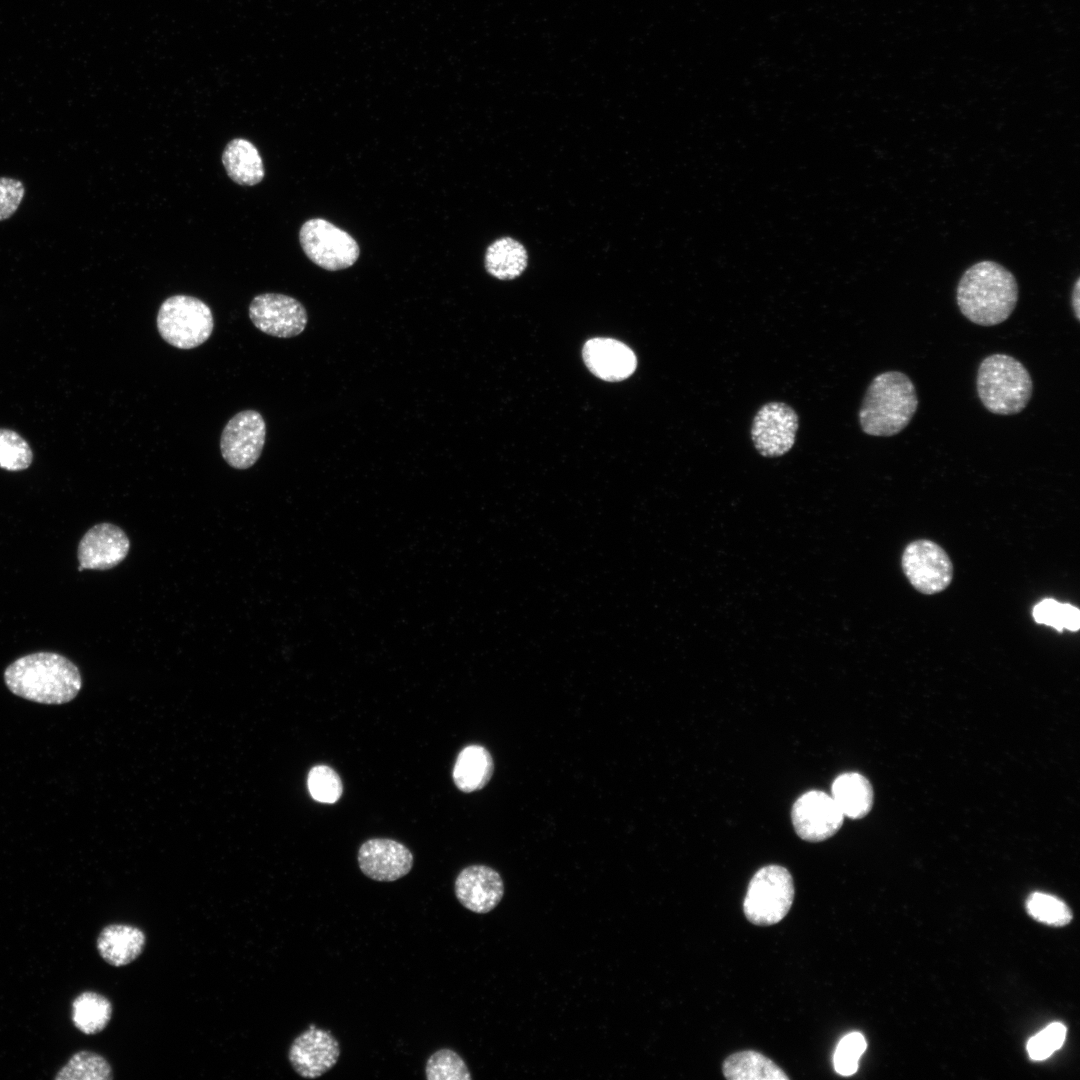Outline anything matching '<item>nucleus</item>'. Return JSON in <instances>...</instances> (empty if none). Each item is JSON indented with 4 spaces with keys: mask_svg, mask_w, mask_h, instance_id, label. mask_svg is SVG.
I'll return each mask as SVG.
<instances>
[{
    "mask_svg": "<svg viewBox=\"0 0 1080 1080\" xmlns=\"http://www.w3.org/2000/svg\"><path fill=\"white\" fill-rule=\"evenodd\" d=\"M527 266V252L518 241L505 237L494 241L487 249L485 267L495 278L508 280L518 277Z\"/></svg>",
    "mask_w": 1080,
    "mask_h": 1080,
    "instance_id": "5701e85b",
    "label": "nucleus"
},
{
    "mask_svg": "<svg viewBox=\"0 0 1080 1080\" xmlns=\"http://www.w3.org/2000/svg\"><path fill=\"white\" fill-rule=\"evenodd\" d=\"M340 1056L338 1040L328 1030L311 1024L292 1042L288 1059L304 1078H317L335 1066Z\"/></svg>",
    "mask_w": 1080,
    "mask_h": 1080,
    "instance_id": "ddd939ff",
    "label": "nucleus"
},
{
    "mask_svg": "<svg viewBox=\"0 0 1080 1080\" xmlns=\"http://www.w3.org/2000/svg\"><path fill=\"white\" fill-rule=\"evenodd\" d=\"M425 1074L428 1080H470V1071L454 1050L442 1048L435 1051L426 1062Z\"/></svg>",
    "mask_w": 1080,
    "mask_h": 1080,
    "instance_id": "bb28decb",
    "label": "nucleus"
},
{
    "mask_svg": "<svg viewBox=\"0 0 1080 1080\" xmlns=\"http://www.w3.org/2000/svg\"><path fill=\"white\" fill-rule=\"evenodd\" d=\"M1066 1027L1054 1022L1045 1027L1027 1043V1051L1032 1060L1041 1061L1051 1056L1064 1043Z\"/></svg>",
    "mask_w": 1080,
    "mask_h": 1080,
    "instance_id": "2f4dec72",
    "label": "nucleus"
},
{
    "mask_svg": "<svg viewBox=\"0 0 1080 1080\" xmlns=\"http://www.w3.org/2000/svg\"><path fill=\"white\" fill-rule=\"evenodd\" d=\"M794 894L793 878L785 867L764 866L749 881L743 901L744 915L752 924L774 925L789 912Z\"/></svg>",
    "mask_w": 1080,
    "mask_h": 1080,
    "instance_id": "423d86ee",
    "label": "nucleus"
},
{
    "mask_svg": "<svg viewBox=\"0 0 1080 1080\" xmlns=\"http://www.w3.org/2000/svg\"><path fill=\"white\" fill-rule=\"evenodd\" d=\"M1029 914L1038 921L1053 926H1063L1070 922L1071 912L1067 905L1054 896L1033 893L1027 901Z\"/></svg>",
    "mask_w": 1080,
    "mask_h": 1080,
    "instance_id": "c756f323",
    "label": "nucleus"
},
{
    "mask_svg": "<svg viewBox=\"0 0 1080 1080\" xmlns=\"http://www.w3.org/2000/svg\"><path fill=\"white\" fill-rule=\"evenodd\" d=\"M157 328L168 344L179 349H193L212 334L211 309L202 300L189 295H173L160 306Z\"/></svg>",
    "mask_w": 1080,
    "mask_h": 1080,
    "instance_id": "39448f33",
    "label": "nucleus"
},
{
    "mask_svg": "<svg viewBox=\"0 0 1080 1080\" xmlns=\"http://www.w3.org/2000/svg\"><path fill=\"white\" fill-rule=\"evenodd\" d=\"M266 436V424L255 410L235 414L225 425L220 438L223 459L235 469H248L259 459Z\"/></svg>",
    "mask_w": 1080,
    "mask_h": 1080,
    "instance_id": "9d476101",
    "label": "nucleus"
},
{
    "mask_svg": "<svg viewBox=\"0 0 1080 1080\" xmlns=\"http://www.w3.org/2000/svg\"><path fill=\"white\" fill-rule=\"evenodd\" d=\"M1032 616L1036 623L1051 626L1059 632L1064 628L1070 631H1078L1080 627L1079 609L1071 604L1060 603L1051 598L1037 603L1033 607Z\"/></svg>",
    "mask_w": 1080,
    "mask_h": 1080,
    "instance_id": "a878e982",
    "label": "nucleus"
},
{
    "mask_svg": "<svg viewBox=\"0 0 1080 1080\" xmlns=\"http://www.w3.org/2000/svg\"><path fill=\"white\" fill-rule=\"evenodd\" d=\"M956 301L963 316L980 326H995L1009 318L1018 301L1014 275L1001 264L985 260L961 276Z\"/></svg>",
    "mask_w": 1080,
    "mask_h": 1080,
    "instance_id": "f03ea898",
    "label": "nucleus"
},
{
    "mask_svg": "<svg viewBox=\"0 0 1080 1080\" xmlns=\"http://www.w3.org/2000/svg\"><path fill=\"white\" fill-rule=\"evenodd\" d=\"M902 570L920 593L932 595L945 590L953 578V565L945 550L928 539L910 542L901 559Z\"/></svg>",
    "mask_w": 1080,
    "mask_h": 1080,
    "instance_id": "6e6552de",
    "label": "nucleus"
},
{
    "mask_svg": "<svg viewBox=\"0 0 1080 1080\" xmlns=\"http://www.w3.org/2000/svg\"><path fill=\"white\" fill-rule=\"evenodd\" d=\"M307 785L310 795L321 803H335L342 795L343 784L331 767L317 765L308 773Z\"/></svg>",
    "mask_w": 1080,
    "mask_h": 1080,
    "instance_id": "c85d7f7f",
    "label": "nucleus"
},
{
    "mask_svg": "<svg viewBox=\"0 0 1080 1080\" xmlns=\"http://www.w3.org/2000/svg\"><path fill=\"white\" fill-rule=\"evenodd\" d=\"M24 194L25 188L20 180L0 177V221L10 218L16 212Z\"/></svg>",
    "mask_w": 1080,
    "mask_h": 1080,
    "instance_id": "473e14b6",
    "label": "nucleus"
},
{
    "mask_svg": "<svg viewBox=\"0 0 1080 1080\" xmlns=\"http://www.w3.org/2000/svg\"><path fill=\"white\" fill-rule=\"evenodd\" d=\"M583 359L595 376L610 382L628 378L637 366L634 352L611 338L588 340L583 347Z\"/></svg>",
    "mask_w": 1080,
    "mask_h": 1080,
    "instance_id": "f3484780",
    "label": "nucleus"
},
{
    "mask_svg": "<svg viewBox=\"0 0 1080 1080\" xmlns=\"http://www.w3.org/2000/svg\"><path fill=\"white\" fill-rule=\"evenodd\" d=\"M799 417L790 405L771 401L763 404L754 415L751 439L755 449L763 457L783 456L795 444Z\"/></svg>",
    "mask_w": 1080,
    "mask_h": 1080,
    "instance_id": "1a4fd4ad",
    "label": "nucleus"
},
{
    "mask_svg": "<svg viewBox=\"0 0 1080 1080\" xmlns=\"http://www.w3.org/2000/svg\"><path fill=\"white\" fill-rule=\"evenodd\" d=\"M457 900L466 909L479 914L493 910L504 894L500 874L486 865H471L458 874L454 884Z\"/></svg>",
    "mask_w": 1080,
    "mask_h": 1080,
    "instance_id": "dca6fc26",
    "label": "nucleus"
},
{
    "mask_svg": "<svg viewBox=\"0 0 1080 1080\" xmlns=\"http://www.w3.org/2000/svg\"><path fill=\"white\" fill-rule=\"evenodd\" d=\"M144 944L145 935L139 928L111 924L100 932L97 950L107 963L119 967L134 961L141 954Z\"/></svg>",
    "mask_w": 1080,
    "mask_h": 1080,
    "instance_id": "a211bd4d",
    "label": "nucleus"
},
{
    "mask_svg": "<svg viewBox=\"0 0 1080 1080\" xmlns=\"http://www.w3.org/2000/svg\"><path fill=\"white\" fill-rule=\"evenodd\" d=\"M831 796L844 816L859 819L873 806V789L868 779L857 772L837 776L831 786Z\"/></svg>",
    "mask_w": 1080,
    "mask_h": 1080,
    "instance_id": "6ab92c4d",
    "label": "nucleus"
},
{
    "mask_svg": "<svg viewBox=\"0 0 1080 1080\" xmlns=\"http://www.w3.org/2000/svg\"><path fill=\"white\" fill-rule=\"evenodd\" d=\"M791 819L800 838L820 842L832 837L841 828L844 815L832 796L820 790H811L795 801Z\"/></svg>",
    "mask_w": 1080,
    "mask_h": 1080,
    "instance_id": "f8f14e48",
    "label": "nucleus"
},
{
    "mask_svg": "<svg viewBox=\"0 0 1080 1080\" xmlns=\"http://www.w3.org/2000/svg\"><path fill=\"white\" fill-rule=\"evenodd\" d=\"M357 859L363 874L380 882L396 881L407 875L413 866L411 851L392 839L367 840L360 846Z\"/></svg>",
    "mask_w": 1080,
    "mask_h": 1080,
    "instance_id": "2eb2a0df",
    "label": "nucleus"
},
{
    "mask_svg": "<svg viewBox=\"0 0 1080 1080\" xmlns=\"http://www.w3.org/2000/svg\"><path fill=\"white\" fill-rule=\"evenodd\" d=\"M7 688L16 696L40 704H64L82 687L78 667L65 656L37 652L12 662L4 672Z\"/></svg>",
    "mask_w": 1080,
    "mask_h": 1080,
    "instance_id": "f257e3e1",
    "label": "nucleus"
},
{
    "mask_svg": "<svg viewBox=\"0 0 1080 1080\" xmlns=\"http://www.w3.org/2000/svg\"><path fill=\"white\" fill-rule=\"evenodd\" d=\"M112 1016V1004L103 995L86 991L77 996L72 1003V1021L84 1034L102 1031Z\"/></svg>",
    "mask_w": 1080,
    "mask_h": 1080,
    "instance_id": "b1692460",
    "label": "nucleus"
},
{
    "mask_svg": "<svg viewBox=\"0 0 1080 1080\" xmlns=\"http://www.w3.org/2000/svg\"><path fill=\"white\" fill-rule=\"evenodd\" d=\"M867 1043L860 1032H851L845 1035L838 1043L833 1057L836 1072L843 1076H850L858 1069V1062L865 1052Z\"/></svg>",
    "mask_w": 1080,
    "mask_h": 1080,
    "instance_id": "7c9ffc66",
    "label": "nucleus"
},
{
    "mask_svg": "<svg viewBox=\"0 0 1080 1080\" xmlns=\"http://www.w3.org/2000/svg\"><path fill=\"white\" fill-rule=\"evenodd\" d=\"M493 770V759L488 750L480 745H469L457 756L453 780L459 790L469 793L483 788Z\"/></svg>",
    "mask_w": 1080,
    "mask_h": 1080,
    "instance_id": "412c9836",
    "label": "nucleus"
},
{
    "mask_svg": "<svg viewBox=\"0 0 1080 1080\" xmlns=\"http://www.w3.org/2000/svg\"><path fill=\"white\" fill-rule=\"evenodd\" d=\"M222 163L228 176L237 184L252 186L264 177V166L257 148L248 140L235 138L225 147Z\"/></svg>",
    "mask_w": 1080,
    "mask_h": 1080,
    "instance_id": "aec40b11",
    "label": "nucleus"
},
{
    "mask_svg": "<svg viewBox=\"0 0 1080 1080\" xmlns=\"http://www.w3.org/2000/svg\"><path fill=\"white\" fill-rule=\"evenodd\" d=\"M917 408L912 380L901 371H885L876 375L866 389L858 412L859 424L867 435L891 437L908 426Z\"/></svg>",
    "mask_w": 1080,
    "mask_h": 1080,
    "instance_id": "7ed1b4c3",
    "label": "nucleus"
},
{
    "mask_svg": "<svg viewBox=\"0 0 1080 1080\" xmlns=\"http://www.w3.org/2000/svg\"><path fill=\"white\" fill-rule=\"evenodd\" d=\"M1079 298H1080V279L1077 278V280L1074 283V287L1072 288V294H1071V305H1072V309H1073L1074 315H1075L1077 320L1080 319V309H1079L1080 300H1079Z\"/></svg>",
    "mask_w": 1080,
    "mask_h": 1080,
    "instance_id": "72a5a7b5",
    "label": "nucleus"
},
{
    "mask_svg": "<svg viewBox=\"0 0 1080 1080\" xmlns=\"http://www.w3.org/2000/svg\"><path fill=\"white\" fill-rule=\"evenodd\" d=\"M249 317L258 330L278 338L299 335L308 321L306 309L301 302L278 293L255 296L249 306Z\"/></svg>",
    "mask_w": 1080,
    "mask_h": 1080,
    "instance_id": "9b49d317",
    "label": "nucleus"
},
{
    "mask_svg": "<svg viewBox=\"0 0 1080 1080\" xmlns=\"http://www.w3.org/2000/svg\"><path fill=\"white\" fill-rule=\"evenodd\" d=\"M56 1080H109L112 1070L107 1060L90 1051L75 1053L54 1077Z\"/></svg>",
    "mask_w": 1080,
    "mask_h": 1080,
    "instance_id": "393cba45",
    "label": "nucleus"
},
{
    "mask_svg": "<svg viewBox=\"0 0 1080 1080\" xmlns=\"http://www.w3.org/2000/svg\"><path fill=\"white\" fill-rule=\"evenodd\" d=\"M32 460L28 442L15 431L0 428V468L21 471L27 469Z\"/></svg>",
    "mask_w": 1080,
    "mask_h": 1080,
    "instance_id": "cd10ccee",
    "label": "nucleus"
},
{
    "mask_svg": "<svg viewBox=\"0 0 1080 1080\" xmlns=\"http://www.w3.org/2000/svg\"><path fill=\"white\" fill-rule=\"evenodd\" d=\"M307 257L329 271L352 266L359 256V246L346 231L322 218L307 220L299 232Z\"/></svg>",
    "mask_w": 1080,
    "mask_h": 1080,
    "instance_id": "0eeeda50",
    "label": "nucleus"
},
{
    "mask_svg": "<svg viewBox=\"0 0 1080 1080\" xmlns=\"http://www.w3.org/2000/svg\"><path fill=\"white\" fill-rule=\"evenodd\" d=\"M976 389L981 403L989 412L1014 415L1028 405L1033 393V381L1019 360L1008 354L995 353L980 362Z\"/></svg>",
    "mask_w": 1080,
    "mask_h": 1080,
    "instance_id": "20e7f679",
    "label": "nucleus"
},
{
    "mask_svg": "<svg viewBox=\"0 0 1080 1080\" xmlns=\"http://www.w3.org/2000/svg\"><path fill=\"white\" fill-rule=\"evenodd\" d=\"M728 1080H787L789 1077L772 1060L763 1054L740 1051L728 1056L722 1066Z\"/></svg>",
    "mask_w": 1080,
    "mask_h": 1080,
    "instance_id": "4be33fe9",
    "label": "nucleus"
},
{
    "mask_svg": "<svg viewBox=\"0 0 1080 1080\" xmlns=\"http://www.w3.org/2000/svg\"><path fill=\"white\" fill-rule=\"evenodd\" d=\"M130 549L126 533L111 523L91 527L78 545L79 570H108L121 563Z\"/></svg>",
    "mask_w": 1080,
    "mask_h": 1080,
    "instance_id": "4468645a",
    "label": "nucleus"
}]
</instances>
